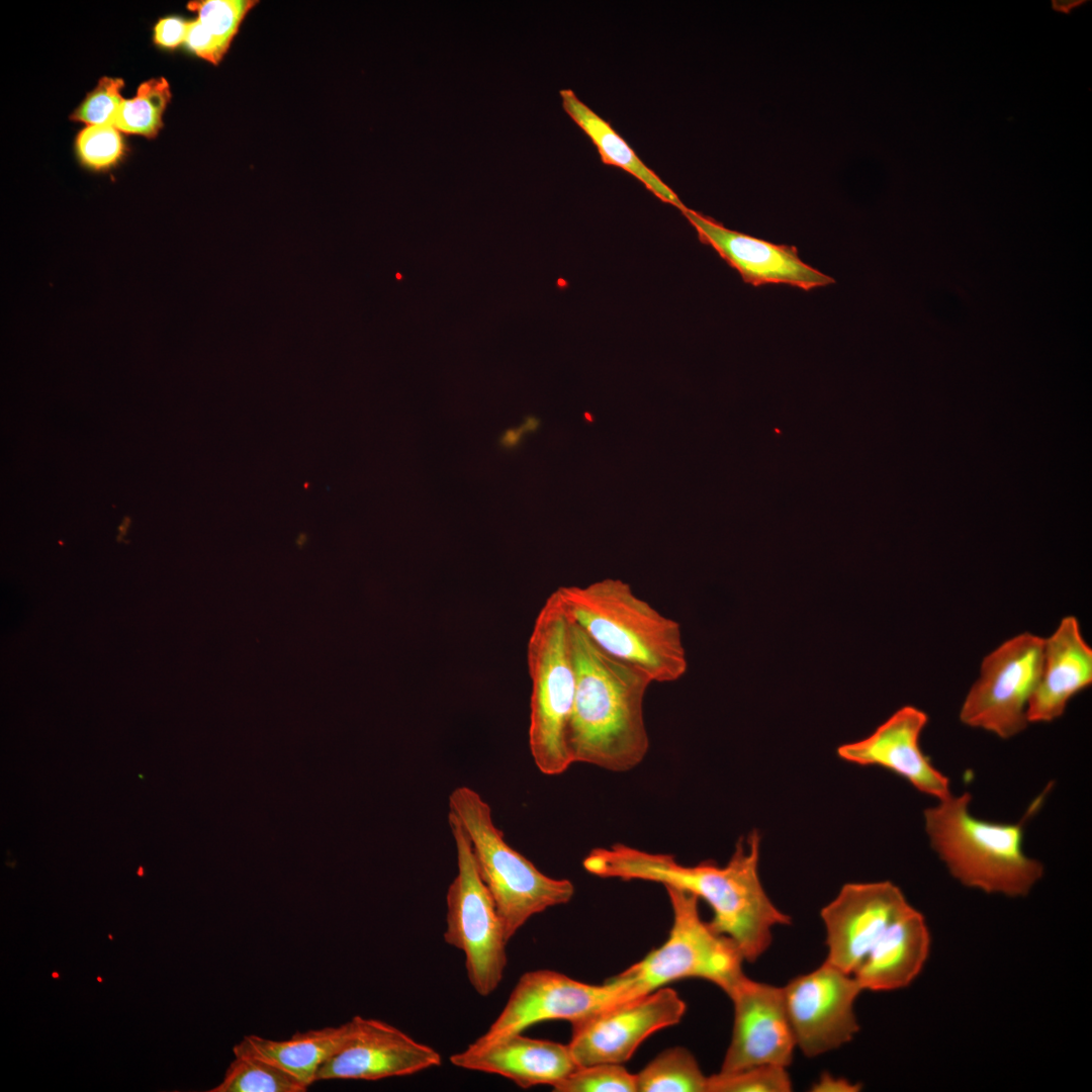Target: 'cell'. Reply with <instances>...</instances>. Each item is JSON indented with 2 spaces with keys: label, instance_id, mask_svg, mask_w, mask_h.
<instances>
[{
  "label": "cell",
  "instance_id": "1",
  "mask_svg": "<svg viewBox=\"0 0 1092 1092\" xmlns=\"http://www.w3.org/2000/svg\"><path fill=\"white\" fill-rule=\"evenodd\" d=\"M759 845L760 836L752 830L738 840L727 864L719 867L713 860L684 866L671 854L617 843L593 849L582 866L601 878L660 883L703 899L713 911L710 926L732 939L744 961L753 963L771 944L774 927L791 923V917L777 908L762 887Z\"/></svg>",
  "mask_w": 1092,
  "mask_h": 1092
},
{
  "label": "cell",
  "instance_id": "2",
  "mask_svg": "<svg viewBox=\"0 0 1092 1092\" xmlns=\"http://www.w3.org/2000/svg\"><path fill=\"white\" fill-rule=\"evenodd\" d=\"M570 634L576 676L567 738L572 761L629 770L649 748L643 700L652 681L600 650L572 620Z\"/></svg>",
  "mask_w": 1092,
  "mask_h": 1092
},
{
  "label": "cell",
  "instance_id": "3",
  "mask_svg": "<svg viewBox=\"0 0 1092 1092\" xmlns=\"http://www.w3.org/2000/svg\"><path fill=\"white\" fill-rule=\"evenodd\" d=\"M557 590L571 620L604 653L641 670L652 682H672L687 672L679 623L635 595L627 582L605 578Z\"/></svg>",
  "mask_w": 1092,
  "mask_h": 1092
},
{
  "label": "cell",
  "instance_id": "4",
  "mask_svg": "<svg viewBox=\"0 0 1092 1092\" xmlns=\"http://www.w3.org/2000/svg\"><path fill=\"white\" fill-rule=\"evenodd\" d=\"M1038 796L1017 823L980 819L970 811L971 795L950 794L924 811L930 844L950 875L988 894L1024 897L1043 875V866L1023 850L1024 824L1038 810Z\"/></svg>",
  "mask_w": 1092,
  "mask_h": 1092
},
{
  "label": "cell",
  "instance_id": "5",
  "mask_svg": "<svg viewBox=\"0 0 1092 1092\" xmlns=\"http://www.w3.org/2000/svg\"><path fill=\"white\" fill-rule=\"evenodd\" d=\"M571 619L558 593L545 601L527 643L531 681L529 747L538 769L548 776L573 763L568 728L575 695Z\"/></svg>",
  "mask_w": 1092,
  "mask_h": 1092
},
{
  "label": "cell",
  "instance_id": "6",
  "mask_svg": "<svg viewBox=\"0 0 1092 1092\" xmlns=\"http://www.w3.org/2000/svg\"><path fill=\"white\" fill-rule=\"evenodd\" d=\"M449 807L469 837L477 872L495 903L508 940L535 914L570 901L573 884L546 876L510 846L476 791L454 789Z\"/></svg>",
  "mask_w": 1092,
  "mask_h": 1092
},
{
  "label": "cell",
  "instance_id": "7",
  "mask_svg": "<svg viewBox=\"0 0 1092 1092\" xmlns=\"http://www.w3.org/2000/svg\"><path fill=\"white\" fill-rule=\"evenodd\" d=\"M457 852V875L447 895V944L465 956L467 978L474 991L488 996L498 987L507 966L509 942L495 903L476 869L471 842L458 818L448 814Z\"/></svg>",
  "mask_w": 1092,
  "mask_h": 1092
},
{
  "label": "cell",
  "instance_id": "8",
  "mask_svg": "<svg viewBox=\"0 0 1092 1092\" xmlns=\"http://www.w3.org/2000/svg\"><path fill=\"white\" fill-rule=\"evenodd\" d=\"M664 887L672 908L668 938L623 973L634 978L647 992L679 979L700 978L727 994L744 975V959L739 948L701 918L697 896Z\"/></svg>",
  "mask_w": 1092,
  "mask_h": 1092
},
{
  "label": "cell",
  "instance_id": "9",
  "mask_svg": "<svg viewBox=\"0 0 1092 1092\" xmlns=\"http://www.w3.org/2000/svg\"><path fill=\"white\" fill-rule=\"evenodd\" d=\"M645 994L640 984L623 972L601 985L579 982L551 970L527 972L498 1016L472 1043H489L545 1020L561 1019L572 1024Z\"/></svg>",
  "mask_w": 1092,
  "mask_h": 1092
},
{
  "label": "cell",
  "instance_id": "10",
  "mask_svg": "<svg viewBox=\"0 0 1092 1092\" xmlns=\"http://www.w3.org/2000/svg\"><path fill=\"white\" fill-rule=\"evenodd\" d=\"M1044 638L1020 633L987 654L968 692L960 720L966 726L1009 739L1027 724L1026 710L1037 685Z\"/></svg>",
  "mask_w": 1092,
  "mask_h": 1092
},
{
  "label": "cell",
  "instance_id": "11",
  "mask_svg": "<svg viewBox=\"0 0 1092 1092\" xmlns=\"http://www.w3.org/2000/svg\"><path fill=\"white\" fill-rule=\"evenodd\" d=\"M783 991L796 1045L806 1057L838 1049L858 1032L854 1002L862 989L852 974L824 961Z\"/></svg>",
  "mask_w": 1092,
  "mask_h": 1092
},
{
  "label": "cell",
  "instance_id": "12",
  "mask_svg": "<svg viewBox=\"0 0 1092 1092\" xmlns=\"http://www.w3.org/2000/svg\"><path fill=\"white\" fill-rule=\"evenodd\" d=\"M686 1009L673 989L661 987L572 1023L568 1046L579 1067L624 1064L652 1033L677 1024Z\"/></svg>",
  "mask_w": 1092,
  "mask_h": 1092
},
{
  "label": "cell",
  "instance_id": "13",
  "mask_svg": "<svg viewBox=\"0 0 1092 1092\" xmlns=\"http://www.w3.org/2000/svg\"><path fill=\"white\" fill-rule=\"evenodd\" d=\"M734 1007L731 1040L718 1073L759 1065L788 1067L797 1048L783 987L743 975L727 993Z\"/></svg>",
  "mask_w": 1092,
  "mask_h": 1092
},
{
  "label": "cell",
  "instance_id": "14",
  "mask_svg": "<svg viewBox=\"0 0 1092 1092\" xmlns=\"http://www.w3.org/2000/svg\"><path fill=\"white\" fill-rule=\"evenodd\" d=\"M912 905L889 881L848 883L822 908L826 962L852 974L887 928Z\"/></svg>",
  "mask_w": 1092,
  "mask_h": 1092
},
{
  "label": "cell",
  "instance_id": "15",
  "mask_svg": "<svg viewBox=\"0 0 1092 1092\" xmlns=\"http://www.w3.org/2000/svg\"><path fill=\"white\" fill-rule=\"evenodd\" d=\"M341 1049L318 1070L315 1081H376L408 1076L441 1065L440 1054L397 1027L354 1016Z\"/></svg>",
  "mask_w": 1092,
  "mask_h": 1092
},
{
  "label": "cell",
  "instance_id": "16",
  "mask_svg": "<svg viewBox=\"0 0 1092 1092\" xmlns=\"http://www.w3.org/2000/svg\"><path fill=\"white\" fill-rule=\"evenodd\" d=\"M699 241L717 254L753 286L787 284L805 291L827 286L834 278L803 262L796 247L777 245L724 226L687 206L680 210Z\"/></svg>",
  "mask_w": 1092,
  "mask_h": 1092
},
{
  "label": "cell",
  "instance_id": "17",
  "mask_svg": "<svg viewBox=\"0 0 1092 1092\" xmlns=\"http://www.w3.org/2000/svg\"><path fill=\"white\" fill-rule=\"evenodd\" d=\"M927 714L913 706L897 710L868 737L842 744L838 756L859 765L884 767L906 780L923 794L941 800L949 796V780L920 747Z\"/></svg>",
  "mask_w": 1092,
  "mask_h": 1092
},
{
  "label": "cell",
  "instance_id": "18",
  "mask_svg": "<svg viewBox=\"0 0 1092 1092\" xmlns=\"http://www.w3.org/2000/svg\"><path fill=\"white\" fill-rule=\"evenodd\" d=\"M452 1065L503 1076L521 1088L556 1086L579 1068L568 1044L513 1033L485 1044L470 1043L450 1057Z\"/></svg>",
  "mask_w": 1092,
  "mask_h": 1092
},
{
  "label": "cell",
  "instance_id": "19",
  "mask_svg": "<svg viewBox=\"0 0 1092 1092\" xmlns=\"http://www.w3.org/2000/svg\"><path fill=\"white\" fill-rule=\"evenodd\" d=\"M1092 684V648L1075 616L1064 617L1044 638L1040 675L1028 702V723L1060 718L1070 700Z\"/></svg>",
  "mask_w": 1092,
  "mask_h": 1092
},
{
  "label": "cell",
  "instance_id": "20",
  "mask_svg": "<svg viewBox=\"0 0 1092 1092\" xmlns=\"http://www.w3.org/2000/svg\"><path fill=\"white\" fill-rule=\"evenodd\" d=\"M929 949L926 920L911 906L887 928L852 975L862 991L902 989L920 974Z\"/></svg>",
  "mask_w": 1092,
  "mask_h": 1092
},
{
  "label": "cell",
  "instance_id": "21",
  "mask_svg": "<svg viewBox=\"0 0 1092 1092\" xmlns=\"http://www.w3.org/2000/svg\"><path fill=\"white\" fill-rule=\"evenodd\" d=\"M350 1030L351 1022L348 1021L338 1026L296 1032L290 1038L282 1040L250 1034L236 1044L233 1051L262 1058L308 1087L316 1082L318 1070L341 1049Z\"/></svg>",
  "mask_w": 1092,
  "mask_h": 1092
},
{
  "label": "cell",
  "instance_id": "22",
  "mask_svg": "<svg viewBox=\"0 0 1092 1092\" xmlns=\"http://www.w3.org/2000/svg\"><path fill=\"white\" fill-rule=\"evenodd\" d=\"M559 95L564 111L592 140L605 165L625 170L661 201L679 210L686 207L673 190L640 160L611 124L584 104L571 89H562Z\"/></svg>",
  "mask_w": 1092,
  "mask_h": 1092
},
{
  "label": "cell",
  "instance_id": "23",
  "mask_svg": "<svg viewBox=\"0 0 1092 1092\" xmlns=\"http://www.w3.org/2000/svg\"><path fill=\"white\" fill-rule=\"evenodd\" d=\"M635 1078L637 1092H708V1077L681 1046L664 1050Z\"/></svg>",
  "mask_w": 1092,
  "mask_h": 1092
},
{
  "label": "cell",
  "instance_id": "24",
  "mask_svg": "<svg viewBox=\"0 0 1092 1092\" xmlns=\"http://www.w3.org/2000/svg\"><path fill=\"white\" fill-rule=\"evenodd\" d=\"M222 1081L210 1092H303L307 1086L276 1065L241 1051H233Z\"/></svg>",
  "mask_w": 1092,
  "mask_h": 1092
},
{
  "label": "cell",
  "instance_id": "25",
  "mask_svg": "<svg viewBox=\"0 0 1092 1092\" xmlns=\"http://www.w3.org/2000/svg\"><path fill=\"white\" fill-rule=\"evenodd\" d=\"M171 94L165 78H154L138 89L135 97L124 100L115 112L112 125L126 133L155 136Z\"/></svg>",
  "mask_w": 1092,
  "mask_h": 1092
},
{
  "label": "cell",
  "instance_id": "26",
  "mask_svg": "<svg viewBox=\"0 0 1092 1092\" xmlns=\"http://www.w3.org/2000/svg\"><path fill=\"white\" fill-rule=\"evenodd\" d=\"M793 1084L786 1067L759 1065L708 1077V1092H789Z\"/></svg>",
  "mask_w": 1092,
  "mask_h": 1092
},
{
  "label": "cell",
  "instance_id": "27",
  "mask_svg": "<svg viewBox=\"0 0 1092 1092\" xmlns=\"http://www.w3.org/2000/svg\"><path fill=\"white\" fill-rule=\"evenodd\" d=\"M556 1092H637L635 1074L623 1064L601 1063L576 1069L553 1087Z\"/></svg>",
  "mask_w": 1092,
  "mask_h": 1092
},
{
  "label": "cell",
  "instance_id": "28",
  "mask_svg": "<svg viewBox=\"0 0 1092 1092\" xmlns=\"http://www.w3.org/2000/svg\"><path fill=\"white\" fill-rule=\"evenodd\" d=\"M252 0H203L192 1L188 8L198 15V20L226 49L249 10L256 4Z\"/></svg>",
  "mask_w": 1092,
  "mask_h": 1092
},
{
  "label": "cell",
  "instance_id": "29",
  "mask_svg": "<svg viewBox=\"0 0 1092 1092\" xmlns=\"http://www.w3.org/2000/svg\"><path fill=\"white\" fill-rule=\"evenodd\" d=\"M77 150L86 165L101 169L119 159L123 144L118 129L113 125H88L77 138Z\"/></svg>",
  "mask_w": 1092,
  "mask_h": 1092
},
{
  "label": "cell",
  "instance_id": "30",
  "mask_svg": "<svg viewBox=\"0 0 1092 1092\" xmlns=\"http://www.w3.org/2000/svg\"><path fill=\"white\" fill-rule=\"evenodd\" d=\"M123 85L122 79L108 77L100 79L97 87L86 97L71 118L88 125H112L113 116L124 101L120 95Z\"/></svg>",
  "mask_w": 1092,
  "mask_h": 1092
},
{
  "label": "cell",
  "instance_id": "31",
  "mask_svg": "<svg viewBox=\"0 0 1092 1092\" xmlns=\"http://www.w3.org/2000/svg\"><path fill=\"white\" fill-rule=\"evenodd\" d=\"M185 42L197 56L213 64H217L228 50L198 19L188 22Z\"/></svg>",
  "mask_w": 1092,
  "mask_h": 1092
},
{
  "label": "cell",
  "instance_id": "32",
  "mask_svg": "<svg viewBox=\"0 0 1092 1092\" xmlns=\"http://www.w3.org/2000/svg\"><path fill=\"white\" fill-rule=\"evenodd\" d=\"M188 22L177 17L161 19L155 27L154 39L156 43L175 48L185 41Z\"/></svg>",
  "mask_w": 1092,
  "mask_h": 1092
},
{
  "label": "cell",
  "instance_id": "33",
  "mask_svg": "<svg viewBox=\"0 0 1092 1092\" xmlns=\"http://www.w3.org/2000/svg\"><path fill=\"white\" fill-rule=\"evenodd\" d=\"M860 1089V1084L829 1073H823L811 1087L813 1092H857Z\"/></svg>",
  "mask_w": 1092,
  "mask_h": 1092
},
{
  "label": "cell",
  "instance_id": "34",
  "mask_svg": "<svg viewBox=\"0 0 1092 1092\" xmlns=\"http://www.w3.org/2000/svg\"><path fill=\"white\" fill-rule=\"evenodd\" d=\"M518 437L519 436H518L517 432L509 431L507 433V435L504 437L503 442H504L505 445L511 446V445H514L518 441Z\"/></svg>",
  "mask_w": 1092,
  "mask_h": 1092
}]
</instances>
